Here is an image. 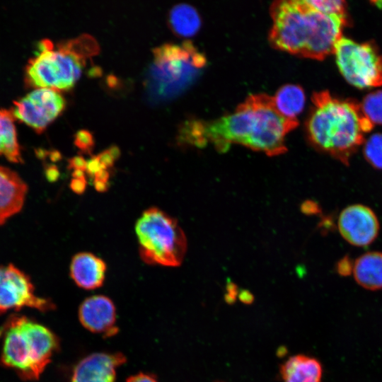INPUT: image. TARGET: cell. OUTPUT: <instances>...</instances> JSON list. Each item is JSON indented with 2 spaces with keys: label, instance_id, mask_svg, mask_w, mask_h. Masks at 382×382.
I'll return each mask as SVG.
<instances>
[{
  "label": "cell",
  "instance_id": "obj_16",
  "mask_svg": "<svg viewBox=\"0 0 382 382\" xmlns=\"http://www.w3.org/2000/svg\"><path fill=\"white\" fill-rule=\"evenodd\" d=\"M280 374L284 382H322L323 368L316 358L296 354L281 365Z\"/></svg>",
  "mask_w": 382,
  "mask_h": 382
},
{
  "label": "cell",
  "instance_id": "obj_31",
  "mask_svg": "<svg viewBox=\"0 0 382 382\" xmlns=\"http://www.w3.org/2000/svg\"><path fill=\"white\" fill-rule=\"evenodd\" d=\"M126 382H157V380L152 375L140 373L130 376Z\"/></svg>",
  "mask_w": 382,
  "mask_h": 382
},
{
  "label": "cell",
  "instance_id": "obj_4",
  "mask_svg": "<svg viewBox=\"0 0 382 382\" xmlns=\"http://www.w3.org/2000/svg\"><path fill=\"white\" fill-rule=\"evenodd\" d=\"M0 334V362L25 381L37 379L59 349V339L49 328L25 316L10 318Z\"/></svg>",
  "mask_w": 382,
  "mask_h": 382
},
{
  "label": "cell",
  "instance_id": "obj_17",
  "mask_svg": "<svg viewBox=\"0 0 382 382\" xmlns=\"http://www.w3.org/2000/svg\"><path fill=\"white\" fill-rule=\"evenodd\" d=\"M352 273L355 281L369 290L382 289V253H364L353 262Z\"/></svg>",
  "mask_w": 382,
  "mask_h": 382
},
{
  "label": "cell",
  "instance_id": "obj_1",
  "mask_svg": "<svg viewBox=\"0 0 382 382\" xmlns=\"http://www.w3.org/2000/svg\"><path fill=\"white\" fill-rule=\"evenodd\" d=\"M298 125L296 120L286 118L277 110L272 97L257 94L217 120L186 121L180 129L179 140L197 147L212 144L221 151L238 144L277 156L286 151L285 137Z\"/></svg>",
  "mask_w": 382,
  "mask_h": 382
},
{
  "label": "cell",
  "instance_id": "obj_8",
  "mask_svg": "<svg viewBox=\"0 0 382 382\" xmlns=\"http://www.w3.org/2000/svg\"><path fill=\"white\" fill-rule=\"evenodd\" d=\"M334 53L340 73L351 85L359 88L382 85V54L372 42L357 43L342 37Z\"/></svg>",
  "mask_w": 382,
  "mask_h": 382
},
{
  "label": "cell",
  "instance_id": "obj_10",
  "mask_svg": "<svg viewBox=\"0 0 382 382\" xmlns=\"http://www.w3.org/2000/svg\"><path fill=\"white\" fill-rule=\"evenodd\" d=\"M13 104V117L40 132L64 110L66 102L57 91L38 88Z\"/></svg>",
  "mask_w": 382,
  "mask_h": 382
},
{
  "label": "cell",
  "instance_id": "obj_21",
  "mask_svg": "<svg viewBox=\"0 0 382 382\" xmlns=\"http://www.w3.org/2000/svg\"><path fill=\"white\" fill-rule=\"evenodd\" d=\"M57 47L83 59L96 54L99 51L97 41L88 34H82L74 39L60 42Z\"/></svg>",
  "mask_w": 382,
  "mask_h": 382
},
{
  "label": "cell",
  "instance_id": "obj_25",
  "mask_svg": "<svg viewBox=\"0 0 382 382\" xmlns=\"http://www.w3.org/2000/svg\"><path fill=\"white\" fill-rule=\"evenodd\" d=\"M74 144L83 152L91 153L94 146L93 136L88 130H78L74 134Z\"/></svg>",
  "mask_w": 382,
  "mask_h": 382
},
{
  "label": "cell",
  "instance_id": "obj_22",
  "mask_svg": "<svg viewBox=\"0 0 382 382\" xmlns=\"http://www.w3.org/2000/svg\"><path fill=\"white\" fill-rule=\"evenodd\" d=\"M360 106L364 116L374 125H382V90L367 94Z\"/></svg>",
  "mask_w": 382,
  "mask_h": 382
},
{
  "label": "cell",
  "instance_id": "obj_13",
  "mask_svg": "<svg viewBox=\"0 0 382 382\" xmlns=\"http://www.w3.org/2000/svg\"><path fill=\"white\" fill-rule=\"evenodd\" d=\"M125 361L121 353L91 354L76 365L71 382H115L117 369Z\"/></svg>",
  "mask_w": 382,
  "mask_h": 382
},
{
  "label": "cell",
  "instance_id": "obj_7",
  "mask_svg": "<svg viewBox=\"0 0 382 382\" xmlns=\"http://www.w3.org/2000/svg\"><path fill=\"white\" fill-rule=\"evenodd\" d=\"M85 59L59 47L55 50L50 40H40L35 56L26 67V80L32 86L69 90L81 76Z\"/></svg>",
  "mask_w": 382,
  "mask_h": 382
},
{
  "label": "cell",
  "instance_id": "obj_33",
  "mask_svg": "<svg viewBox=\"0 0 382 382\" xmlns=\"http://www.w3.org/2000/svg\"><path fill=\"white\" fill-rule=\"evenodd\" d=\"M102 69L98 66H93L88 71V75L91 77H96L100 76Z\"/></svg>",
  "mask_w": 382,
  "mask_h": 382
},
{
  "label": "cell",
  "instance_id": "obj_2",
  "mask_svg": "<svg viewBox=\"0 0 382 382\" xmlns=\"http://www.w3.org/2000/svg\"><path fill=\"white\" fill-rule=\"evenodd\" d=\"M269 40L276 49L322 60L334 53L347 18L323 13L306 0L278 1L270 7Z\"/></svg>",
  "mask_w": 382,
  "mask_h": 382
},
{
  "label": "cell",
  "instance_id": "obj_24",
  "mask_svg": "<svg viewBox=\"0 0 382 382\" xmlns=\"http://www.w3.org/2000/svg\"><path fill=\"white\" fill-rule=\"evenodd\" d=\"M307 3L314 9L328 15L347 18V5L340 0H313Z\"/></svg>",
  "mask_w": 382,
  "mask_h": 382
},
{
  "label": "cell",
  "instance_id": "obj_29",
  "mask_svg": "<svg viewBox=\"0 0 382 382\" xmlns=\"http://www.w3.org/2000/svg\"><path fill=\"white\" fill-rule=\"evenodd\" d=\"M86 187V180L85 178H73L70 183V187L76 194H81Z\"/></svg>",
  "mask_w": 382,
  "mask_h": 382
},
{
  "label": "cell",
  "instance_id": "obj_14",
  "mask_svg": "<svg viewBox=\"0 0 382 382\" xmlns=\"http://www.w3.org/2000/svg\"><path fill=\"white\" fill-rule=\"evenodd\" d=\"M27 192L26 183L17 173L0 166V225L21 210Z\"/></svg>",
  "mask_w": 382,
  "mask_h": 382
},
{
  "label": "cell",
  "instance_id": "obj_23",
  "mask_svg": "<svg viewBox=\"0 0 382 382\" xmlns=\"http://www.w3.org/2000/svg\"><path fill=\"white\" fill-rule=\"evenodd\" d=\"M363 153L371 166L382 170V133L374 134L365 141Z\"/></svg>",
  "mask_w": 382,
  "mask_h": 382
},
{
  "label": "cell",
  "instance_id": "obj_11",
  "mask_svg": "<svg viewBox=\"0 0 382 382\" xmlns=\"http://www.w3.org/2000/svg\"><path fill=\"white\" fill-rule=\"evenodd\" d=\"M379 222L375 213L363 204H352L339 214L337 228L340 235L355 246H366L377 237Z\"/></svg>",
  "mask_w": 382,
  "mask_h": 382
},
{
  "label": "cell",
  "instance_id": "obj_3",
  "mask_svg": "<svg viewBox=\"0 0 382 382\" xmlns=\"http://www.w3.org/2000/svg\"><path fill=\"white\" fill-rule=\"evenodd\" d=\"M306 123L310 141L313 146L345 164L364 142V134L374 125L363 114L360 104L340 100L328 91L316 92Z\"/></svg>",
  "mask_w": 382,
  "mask_h": 382
},
{
  "label": "cell",
  "instance_id": "obj_26",
  "mask_svg": "<svg viewBox=\"0 0 382 382\" xmlns=\"http://www.w3.org/2000/svg\"><path fill=\"white\" fill-rule=\"evenodd\" d=\"M102 169L105 168L103 167L96 156L92 157L87 161L86 171L88 174L94 176L98 172H99Z\"/></svg>",
  "mask_w": 382,
  "mask_h": 382
},
{
  "label": "cell",
  "instance_id": "obj_5",
  "mask_svg": "<svg viewBox=\"0 0 382 382\" xmlns=\"http://www.w3.org/2000/svg\"><path fill=\"white\" fill-rule=\"evenodd\" d=\"M154 59L146 85L154 100L170 98L188 86L206 64L204 56L190 41L164 44L153 50Z\"/></svg>",
  "mask_w": 382,
  "mask_h": 382
},
{
  "label": "cell",
  "instance_id": "obj_15",
  "mask_svg": "<svg viewBox=\"0 0 382 382\" xmlns=\"http://www.w3.org/2000/svg\"><path fill=\"white\" fill-rule=\"evenodd\" d=\"M105 272V262L92 253H80L71 260V277L81 288L90 290L101 286Z\"/></svg>",
  "mask_w": 382,
  "mask_h": 382
},
{
  "label": "cell",
  "instance_id": "obj_28",
  "mask_svg": "<svg viewBox=\"0 0 382 382\" xmlns=\"http://www.w3.org/2000/svg\"><path fill=\"white\" fill-rule=\"evenodd\" d=\"M87 161L81 156H74L69 160V168L86 171Z\"/></svg>",
  "mask_w": 382,
  "mask_h": 382
},
{
  "label": "cell",
  "instance_id": "obj_38",
  "mask_svg": "<svg viewBox=\"0 0 382 382\" xmlns=\"http://www.w3.org/2000/svg\"><path fill=\"white\" fill-rule=\"evenodd\" d=\"M84 172L85 171L81 170H74L72 173V176L73 178H85Z\"/></svg>",
  "mask_w": 382,
  "mask_h": 382
},
{
  "label": "cell",
  "instance_id": "obj_32",
  "mask_svg": "<svg viewBox=\"0 0 382 382\" xmlns=\"http://www.w3.org/2000/svg\"><path fill=\"white\" fill-rule=\"evenodd\" d=\"M109 177L110 174L107 169H102L94 175V180L108 183Z\"/></svg>",
  "mask_w": 382,
  "mask_h": 382
},
{
  "label": "cell",
  "instance_id": "obj_18",
  "mask_svg": "<svg viewBox=\"0 0 382 382\" xmlns=\"http://www.w3.org/2000/svg\"><path fill=\"white\" fill-rule=\"evenodd\" d=\"M272 100L275 108L282 116L297 120V116L304 108L306 96L301 86L288 84L281 87Z\"/></svg>",
  "mask_w": 382,
  "mask_h": 382
},
{
  "label": "cell",
  "instance_id": "obj_27",
  "mask_svg": "<svg viewBox=\"0 0 382 382\" xmlns=\"http://www.w3.org/2000/svg\"><path fill=\"white\" fill-rule=\"evenodd\" d=\"M96 157L105 169L112 167L115 161L108 149L100 153Z\"/></svg>",
  "mask_w": 382,
  "mask_h": 382
},
{
  "label": "cell",
  "instance_id": "obj_34",
  "mask_svg": "<svg viewBox=\"0 0 382 382\" xmlns=\"http://www.w3.org/2000/svg\"><path fill=\"white\" fill-rule=\"evenodd\" d=\"M94 187L98 192H105L108 188L107 183L101 182L99 180H94L93 181Z\"/></svg>",
  "mask_w": 382,
  "mask_h": 382
},
{
  "label": "cell",
  "instance_id": "obj_35",
  "mask_svg": "<svg viewBox=\"0 0 382 382\" xmlns=\"http://www.w3.org/2000/svg\"><path fill=\"white\" fill-rule=\"evenodd\" d=\"M108 150L109 151L110 154L112 156V157L115 158V160L118 158L119 156H120V150L115 145L111 146L109 149H108Z\"/></svg>",
  "mask_w": 382,
  "mask_h": 382
},
{
  "label": "cell",
  "instance_id": "obj_9",
  "mask_svg": "<svg viewBox=\"0 0 382 382\" xmlns=\"http://www.w3.org/2000/svg\"><path fill=\"white\" fill-rule=\"evenodd\" d=\"M24 307L48 311L54 306L35 295L30 278L19 268L13 264L0 265V314Z\"/></svg>",
  "mask_w": 382,
  "mask_h": 382
},
{
  "label": "cell",
  "instance_id": "obj_19",
  "mask_svg": "<svg viewBox=\"0 0 382 382\" xmlns=\"http://www.w3.org/2000/svg\"><path fill=\"white\" fill-rule=\"evenodd\" d=\"M13 117L11 111L0 109V156H4L11 162L20 163H23V158Z\"/></svg>",
  "mask_w": 382,
  "mask_h": 382
},
{
  "label": "cell",
  "instance_id": "obj_37",
  "mask_svg": "<svg viewBox=\"0 0 382 382\" xmlns=\"http://www.w3.org/2000/svg\"><path fill=\"white\" fill-rule=\"evenodd\" d=\"M117 81L118 80L117 79L116 76H115L114 75H109L107 77L108 84L111 87L116 86Z\"/></svg>",
  "mask_w": 382,
  "mask_h": 382
},
{
  "label": "cell",
  "instance_id": "obj_30",
  "mask_svg": "<svg viewBox=\"0 0 382 382\" xmlns=\"http://www.w3.org/2000/svg\"><path fill=\"white\" fill-rule=\"evenodd\" d=\"M352 268L353 263H352L347 257L340 261L337 266V272L343 276L349 274L352 272Z\"/></svg>",
  "mask_w": 382,
  "mask_h": 382
},
{
  "label": "cell",
  "instance_id": "obj_12",
  "mask_svg": "<svg viewBox=\"0 0 382 382\" xmlns=\"http://www.w3.org/2000/svg\"><path fill=\"white\" fill-rule=\"evenodd\" d=\"M79 318L82 325L93 333L105 337L117 333L115 307L107 296L96 295L86 299L79 307Z\"/></svg>",
  "mask_w": 382,
  "mask_h": 382
},
{
  "label": "cell",
  "instance_id": "obj_36",
  "mask_svg": "<svg viewBox=\"0 0 382 382\" xmlns=\"http://www.w3.org/2000/svg\"><path fill=\"white\" fill-rule=\"evenodd\" d=\"M59 174L58 169L55 166H52L49 168L47 175H50L49 178L52 180H55L59 177Z\"/></svg>",
  "mask_w": 382,
  "mask_h": 382
},
{
  "label": "cell",
  "instance_id": "obj_20",
  "mask_svg": "<svg viewBox=\"0 0 382 382\" xmlns=\"http://www.w3.org/2000/svg\"><path fill=\"white\" fill-rule=\"evenodd\" d=\"M169 24L178 35L190 37L197 33L201 19L197 10L187 4L174 6L169 13Z\"/></svg>",
  "mask_w": 382,
  "mask_h": 382
},
{
  "label": "cell",
  "instance_id": "obj_6",
  "mask_svg": "<svg viewBox=\"0 0 382 382\" xmlns=\"http://www.w3.org/2000/svg\"><path fill=\"white\" fill-rule=\"evenodd\" d=\"M135 231L139 255L144 262L170 267L181 264L187 241L184 232L173 217L151 207L139 218Z\"/></svg>",
  "mask_w": 382,
  "mask_h": 382
}]
</instances>
